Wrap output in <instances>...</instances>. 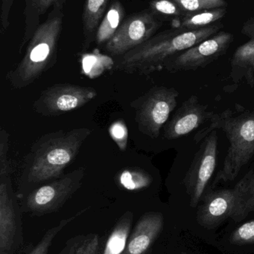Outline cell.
Masks as SVG:
<instances>
[{
	"instance_id": "cell-12",
	"label": "cell",
	"mask_w": 254,
	"mask_h": 254,
	"mask_svg": "<svg viewBox=\"0 0 254 254\" xmlns=\"http://www.w3.org/2000/svg\"><path fill=\"white\" fill-rule=\"evenodd\" d=\"M214 114L209 111L208 106L199 102L196 95H192L182 104L166 125L164 137L167 140H174L190 134L203 124L210 122Z\"/></svg>"
},
{
	"instance_id": "cell-30",
	"label": "cell",
	"mask_w": 254,
	"mask_h": 254,
	"mask_svg": "<svg viewBox=\"0 0 254 254\" xmlns=\"http://www.w3.org/2000/svg\"><path fill=\"white\" fill-rule=\"evenodd\" d=\"M187 254L185 253V252H182V253H181V254Z\"/></svg>"
},
{
	"instance_id": "cell-3",
	"label": "cell",
	"mask_w": 254,
	"mask_h": 254,
	"mask_svg": "<svg viewBox=\"0 0 254 254\" xmlns=\"http://www.w3.org/2000/svg\"><path fill=\"white\" fill-rule=\"evenodd\" d=\"M221 129L226 134L230 146L223 165L214 180V185L233 182L254 155V110L240 105L214 114L210 125L200 130L195 140H202L210 132Z\"/></svg>"
},
{
	"instance_id": "cell-22",
	"label": "cell",
	"mask_w": 254,
	"mask_h": 254,
	"mask_svg": "<svg viewBox=\"0 0 254 254\" xmlns=\"http://www.w3.org/2000/svg\"><path fill=\"white\" fill-rule=\"evenodd\" d=\"M150 9L155 14L173 17H183L184 13L173 0H152Z\"/></svg>"
},
{
	"instance_id": "cell-21",
	"label": "cell",
	"mask_w": 254,
	"mask_h": 254,
	"mask_svg": "<svg viewBox=\"0 0 254 254\" xmlns=\"http://www.w3.org/2000/svg\"><path fill=\"white\" fill-rule=\"evenodd\" d=\"M181 9L184 16L211 9L228 7L225 0H173Z\"/></svg>"
},
{
	"instance_id": "cell-18",
	"label": "cell",
	"mask_w": 254,
	"mask_h": 254,
	"mask_svg": "<svg viewBox=\"0 0 254 254\" xmlns=\"http://www.w3.org/2000/svg\"><path fill=\"white\" fill-rule=\"evenodd\" d=\"M134 213L126 211L118 219L109 235L102 254H123L131 234Z\"/></svg>"
},
{
	"instance_id": "cell-23",
	"label": "cell",
	"mask_w": 254,
	"mask_h": 254,
	"mask_svg": "<svg viewBox=\"0 0 254 254\" xmlns=\"http://www.w3.org/2000/svg\"><path fill=\"white\" fill-rule=\"evenodd\" d=\"M230 241L238 246L254 245V220L246 222L231 234Z\"/></svg>"
},
{
	"instance_id": "cell-5",
	"label": "cell",
	"mask_w": 254,
	"mask_h": 254,
	"mask_svg": "<svg viewBox=\"0 0 254 254\" xmlns=\"http://www.w3.org/2000/svg\"><path fill=\"white\" fill-rule=\"evenodd\" d=\"M178 97L179 92L174 88L155 86L131 102L139 130L152 138H158L175 109Z\"/></svg>"
},
{
	"instance_id": "cell-28",
	"label": "cell",
	"mask_w": 254,
	"mask_h": 254,
	"mask_svg": "<svg viewBox=\"0 0 254 254\" xmlns=\"http://www.w3.org/2000/svg\"><path fill=\"white\" fill-rule=\"evenodd\" d=\"M241 33L249 38V40L244 43V46L250 50L254 58V17L246 20L242 27Z\"/></svg>"
},
{
	"instance_id": "cell-20",
	"label": "cell",
	"mask_w": 254,
	"mask_h": 254,
	"mask_svg": "<svg viewBox=\"0 0 254 254\" xmlns=\"http://www.w3.org/2000/svg\"><path fill=\"white\" fill-rule=\"evenodd\" d=\"M88 208L82 210V211L75 214L74 216H70L67 219H63L58 225L52 227L50 229L48 230L44 235L40 239V241L34 246V249L31 251L28 254H48L50 250L51 246L53 243L54 240L56 238L59 233L61 232L65 227H67L70 222H73L75 219H77L82 213H85Z\"/></svg>"
},
{
	"instance_id": "cell-6",
	"label": "cell",
	"mask_w": 254,
	"mask_h": 254,
	"mask_svg": "<svg viewBox=\"0 0 254 254\" xmlns=\"http://www.w3.org/2000/svg\"><path fill=\"white\" fill-rule=\"evenodd\" d=\"M85 174L86 168L79 167L62 178L34 190L27 197V210L37 216L58 211L81 188Z\"/></svg>"
},
{
	"instance_id": "cell-26",
	"label": "cell",
	"mask_w": 254,
	"mask_h": 254,
	"mask_svg": "<svg viewBox=\"0 0 254 254\" xmlns=\"http://www.w3.org/2000/svg\"><path fill=\"white\" fill-rule=\"evenodd\" d=\"M110 134L113 140L117 143L122 150L126 148L127 140H128V130L126 125L122 121H118L111 125L110 128Z\"/></svg>"
},
{
	"instance_id": "cell-15",
	"label": "cell",
	"mask_w": 254,
	"mask_h": 254,
	"mask_svg": "<svg viewBox=\"0 0 254 254\" xmlns=\"http://www.w3.org/2000/svg\"><path fill=\"white\" fill-rule=\"evenodd\" d=\"M67 0H24L23 34L19 44V52L23 51L33 34L40 25V19L49 9L61 7L64 9Z\"/></svg>"
},
{
	"instance_id": "cell-13",
	"label": "cell",
	"mask_w": 254,
	"mask_h": 254,
	"mask_svg": "<svg viewBox=\"0 0 254 254\" xmlns=\"http://www.w3.org/2000/svg\"><path fill=\"white\" fill-rule=\"evenodd\" d=\"M164 215L160 212L143 214L130 234L123 254H146L164 228Z\"/></svg>"
},
{
	"instance_id": "cell-11",
	"label": "cell",
	"mask_w": 254,
	"mask_h": 254,
	"mask_svg": "<svg viewBox=\"0 0 254 254\" xmlns=\"http://www.w3.org/2000/svg\"><path fill=\"white\" fill-rule=\"evenodd\" d=\"M20 210L9 177L0 184V254H19L23 246Z\"/></svg>"
},
{
	"instance_id": "cell-19",
	"label": "cell",
	"mask_w": 254,
	"mask_h": 254,
	"mask_svg": "<svg viewBox=\"0 0 254 254\" xmlns=\"http://www.w3.org/2000/svg\"><path fill=\"white\" fill-rule=\"evenodd\" d=\"M226 7L204 10L192 14L186 15L182 17L177 28L185 31H194L210 26L225 17L227 13Z\"/></svg>"
},
{
	"instance_id": "cell-1",
	"label": "cell",
	"mask_w": 254,
	"mask_h": 254,
	"mask_svg": "<svg viewBox=\"0 0 254 254\" xmlns=\"http://www.w3.org/2000/svg\"><path fill=\"white\" fill-rule=\"evenodd\" d=\"M223 27L222 23H218L194 31L176 28L163 31L119 57L115 69L140 75L161 71L167 61L217 34Z\"/></svg>"
},
{
	"instance_id": "cell-25",
	"label": "cell",
	"mask_w": 254,
	"mask_h": 254,
	"mask_svg": "<svg viewBox=\"0 0 254 254\" xmlns=\"http://www.w3.org/2000/svg\"><path fill=\"white\" fill-rule=\"evenodd\" d=\"M99 237L97 234H89L78 246L76 254H99Z\"/></svg>"
},
{
	"instance_id": "cell-27",
	"label": "cell",
	"mask_w": 254,
	"mask_h": 254,
	"mask_svg": "<svg viewBox=\"0 0 254 254\" xmlns=\"http://www.w3.org/2000/svg\"><path fill=\"white\" fill-rule=\"evenodd\" d=\"M15 0H1L0 7V25L1 32L6 31L10 25V13Z\"/></svg>"
},
{
	"instance_id": "cell-10",
	"label": "cell",
	"mask_w": 254,
	"mask_h": 254,
	"mask_svg": "<svg viewBox=\"0 0 254 254\" xmlns=\"http://www.w3.org/2000/svg\"><path fill=\"white\" fill-rule=\"evenodd\" d=\"M234 42L231 33L219 31L199 44L167 61L164 69L170 73L204 68L226 53Z\"/></svg>"
},
{
	"instance_id": "cell-7",
	"label": "cell",
	"mask_w": 254,
	"mask_h": 254,
	"mask_svg": "<svg viewBox=\"0 0 254 254\" xmlns=\"http://www.w3.org/2000/svg\"><path fill=\"white\" fill-rule=\"evenodd\" d=\"M97 95V91L90 86L58 83L41 92L33 109L37 114L45 117L62 116L82 108Z\"/></svg>"
},
{
	"instance_id": "cell-9",
	"label": "cell",
	"mask_w": 254,
	"mask_h": 254,
	"mask_svg": "<svg viewBox=\"0 0 254 254\" xmlns=\"http://www.w3.org/2000/svg\"><path fill=\"white\" fill-rule=\"evenodd\" d=\"M217 155L218 134L215 130L203 139L183 179V184L190 197L191 207H196L204 196L207 185L216 170Z\"/></svg>"
},
{
	"instance_id": "cell-29",
	"label": "cell",
	"mask_w": 254,
	"mask_h": 254,
	"mask_svg": "<svg viewBox=\"0 0 254 254\" xmlns=\"http://www.w3.org/2000/svg\"><path fill=\"white\" fill-rule=\"evenodd\" d=\"M85 237V236H78V237L70 239L58 254H76L78 246H79Z\"/></svg>"
},
{
	"instance_id": "cell-24",
	"label": "cell",
	"mask_w": 254,
	"mask_h": 254,
	"mask_svg": "<svg viewBox=\"0 0 254 254\" xmlns=\"http://www.w3.org/2000/svg\"><path fill=\"white\" fill-rule=\"evenodd\" d=\"M9 134L4 128L0 130V177H9L12 173L11 165L7 158Z\"/></svg>"
},
{
	"instance_id": "cell-14",
	"label": "cell",
	"mask_w": 254,
	"mask_h": 254,
	"mask_svg": "<svg viewBox=\"0 0 254 254\" xmlns=\"http://www.w3.org/2000/svg\"><path fill=\"white\" fill-rule=\"evenodd\" d=\"M221 190L232 210L231 219L237 222L246 219L254 211V168L249 170L234 188Z\"/></svg>"
},
{
	"instance_id": "cell-16",
	"label": "cell",
	"mask_w": 254,
	"mask_h": 254,
	"mask_svg": "<svg viewBox=\"0 0 254 254\" xmlns=\"http://www.w3.org/2000/svg\"><path fill=\"white\" fill-rule=\"evenodd\" d=\"M109 0H85L82 13L84 50L95 41L97 29L106 13Z\"/></svg>"
},
{
	"instance_id": "cell-4",
	"label": "cell",
	"mask_w": 254,
	"mask_h": 254,
	"mask_svg": "<svg viewBox=\"0 0 254 254\" xmlns=\"http://www.w3.org/2000/svg\"><path fill=\"white\" fill-rule=\"evenodd\" d=\"M63 10L55 7L50 10L27 44L23 58L7 72L6 78L12 87L20 89L30 86L56 64L63 30Z\"/></svg>"
},
{
	"instance_id": "cell-2",
	"label": "cell",
	"mask_w": 254,
	"mask_h": 254,
	"mask_svg": "<svg viewBox=\"0 0 254 254\" xmlns=\"http://www.w3.org/2000/svg\"><path fill=\"white\" fill-rule=\"evenodd\" d=\"M90 134L89 128L81 127L48 133L40 137L25 157L22 180L39 184L59 178Z\"/></svg>"
},
{
	"instance_id": "cell-8",
	"label": "cell",
	"mask_w": 254,
	"mask_h": 254,
	"mask_svg": "<svg viewBox=\"0 0 254 254\" xmlns=\"http://www.w3.org/2000/svg\"><path fill=\"white\" fill-rule=\"evenodd\" d=\"M162 25L150 8L134 13L123 21L104 50L112 56H122L150 40Z\"/></svg>"
},
{
	"instance_id": "cell-17",
	"label": "cell",
	"mask_w": 254,
	"mask_h": 254,
	"mask_svg": "<svg viewBox=\"0 0 254 254\" xmlns=\"http://www.w3.org/2000/svg\"><path fill=\"white\" fill-rule=\"evenodd\" d=\"M125 16V7L122 2L119 0L112 1L97 29L95 42L98 46L105 45L115 35Z\"/></svg>"
}]
</instances>
